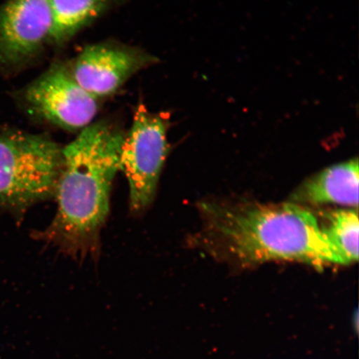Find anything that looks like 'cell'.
Segmentation results:
<instances>
[{
  "mask_svg": "<svg viewBox=\"0 0 359 359\" xmlns=\"http://www.w3.org/2000/svg\"><path fill=\"white\" fill-rule=\"evenodd\" d=\"M125 134L106 122L90 124L62 148L56 191L57 210L39 238L67 253H88L97 246L109 212L112 181L120 169Z\"/></svg>",
  "mask_w": 359,
  "mask_h": 359,
  "instance_id": "6da1fadb",
  "label": "cell"
},
{
  "mask_svg": "<svg viewBox=\"0 0 359 359\" xmlns=\"http://www.w3.org/2000/svg\"><path fill=\"white\" fill-rule=\"evenodd\" d=\"M204 210L210 231L241 262L291 260L320 268L346 264L327 241L316 215L299 204L205 205Z\"/></svg>",
  "mask_w": 359,
  "mask_h": 359,
  "instance_id": "7a4b0ae2",
  "label": "cell"
},
{
  "mask_svg": "<svg viewBox=\"0 0 359 359\" xmlns=\"http://www.w3.org/2000/svg\"><path fill=\"white\" fill-rule=\"evenodd\" d=\"M62 148L43 135L0 133V209L20 215L55 195Z\"/></svg>",
  "mask_w": 359,
  "mask_h": 359,
  "instance_id": "3957f363",
  "label": "cell"
},
{
  "mask_svg": "<svg viewBox=\"0 0 359 359\" xmlns=\"http://www.w3.org/2000/svg\"><path fill=\"white\" fill-rule=\"evenodd\" d=\"M168 119L140 104L131 129L125 134L120 169L127 177L130 205L141 212L154 201L161 169L168 154Z\"/></svg>",
  "mask_w": 359,
  "mask_h": 359,
  "instance_id": "277c9868",
  "label": "cell"
},
{
  "mask_svg": "<svg viewBox=\"0 0 359 359\" xmlns=\"http://www.w3.org/2000/svg\"><path fill=\"white\" fill-rule=\"evenodd\" d=\"M22 100L39 118L69 131L91 124L100 101L80 86L67 64L62 62L53 65L28 85Z\"/></svg>",
  "mask_w": 359,
  "mask_h": 359,
  "instance_id": "5b68a950",
  "label": "cell"
},
{
  "mask_svg": "<svg viewBox=\"0 0 359 359\" xmlns=\"http://www.w3.org/2000/svg\"><path fill=\"white\" fill-rule=\"evenodd\" d=\"M157 61L142 49L101 43L85 48L67 66L80 86L100 100L114 95L138 72Z\"/></svg>",
  "mask_w": 359,
  "mask_h": 359,
  "instance_id": "8992f818",
  "label": "cell"
},
{
  "mask_svg": "<svg viewBox=\"0 0 359 359\" xmlns=\"http://www.w3.org/2000/svg\"><path fill=\"white\" fill-rule=\"evenodd\" d=\"M53 29L48 0H7L0 6V66L13 69L33 60Z\"/></svg>",
  "mask_w": 359,
  "mask_h": 359,
  "instance_id": "52a82bcc",
  "label": "cell"
},
{
  "mask_svg": "<svg viewBox=\"0 0 359 359\" xmlns=\"http://www.w3.org/2000/svg\"><path fill=\"white\" fill-rule=\"evenodd\" d=\"M358 161L333 165L314 175L294 191L295 204H337L358 208Z\"/></svg>",
  "mask_w": 359,
  "mask_h": 359,
  "instance_id": "ba28073f",
  "label": "cell"
},
{
  "mask_svg": "<svg viewBox=\"0 0 359 359\" xmlns=\"http://www.w3.org/2000/svg\"><path fill=\"white\" fill-rule=\"evenodd\" d=\"M115 0H48L53 16L51 42L64 43L111 6Z\"/></svg>",
  "mask_w": 359,
  "mask_h": 359,
  "instance_id": "9c48e42d",
  "label": "cell"
},
{
  "mask_svg": "<svg viewBox=\"0 0 359 359\" xmlns=\"http://www.w3.org/2000/svg\"><path fill=\"white\" fill-rule=\"evenodd\" d=\"M322 229L345 264L358 262L359 219L357 209L338 210L327 214L326 226Z\"/></svg>",
  "mask_w": 359,
  "mask_h": 359,
  "instance_id": "30bf717a",
  "label": "cell"
}]
</instances>
